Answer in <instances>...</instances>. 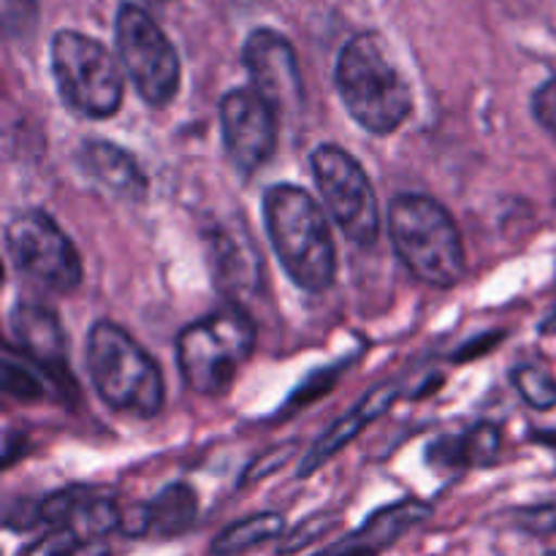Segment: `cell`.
<instances>
[{
    "label": "cell",
    "mask_w": 556,
    "mask_h": 556,
    "mask_svg": "<svg viewBox=\"0 0 556 556\" xmlns=\"http://www.w3.org/2000/svg\"><path fill=\"white\" fill-rule=\"evenodd\" d=\"M510 383L532 410L548 413L556 407V378L541 364H516L510 369Z\"/></svg>",
    "instance_id": "cell-21"
},
{
    "label": "cell",
    "mask_w": 556,
    "mask_h": 556,
    "mask_svg": "<svg viewBox=\"0 0 556 556\" xmlns=\"http://www.w3.org/2000/svg\"><path fill=\"white\" fill-rule=\"evenodd\" d=\"M519 525L535 535H556V503L535 505V508L521 510Z\"/></svg>",
    "instance_id": "cell-28"
},
{
    "label": "cell",
    "mask_w": 556,
    "mask_h": 556,
    "mask_svg": "<svg viewBox=\"0 0 556 556\" xmlns=\"http://www.w3.org/2000/svg\"><path fill=\"white\" fill-rule=\"evenodd\" d=\"M532 117L538 119L543 130L556 139V76L543 81L532 96Z\"/></svg>",
    "instance_id": "cell-26"
},
{
    "label": "cell",
    "mask_w": 556,
    "mask_h": 556,
    "mask_svg": "<svg viewBox=\"0 0 556 556\" xmlns=\"http://www.w3.org/2000/svg\"><path fill=\"white\" fill-rule=\"evenodd\" d=\"M212 248H215V277L217 286L228 293L250 291L258 280V255H255L253 242L248 233L237 231H217L212 237Z\"/></svg>",
    "instance_id": "cell-16"
},
{
    "label": "cell",
    "mask_w": 556,
    "mask_h": 556,
    "mask_svg": "<svg viewBox=\"0 0 556 556\" xmlns=\"http://www.w3.org/2000/svg\"><path fill=\"white\" fill-rule=\"evenodd\" d=\"M264 226L277 261L296 288L329 291L337 277V248L329 215L313 193L277 182L264 193Z\"/></svg>",
    "instance_id": "cell-1"
},
{
    "label": "cell",
    "mask_w": 556,
    "mask_h": 556,
    "mask_svg": "<svg viewBox=\"0 0 556 556\" xmlns=\"http://www.w3.org/2000/svg\"><path fill=\"white\" fill-rule=\"evenodd\" d=\"M389 237L396 258L416 280L445 291L465 277L467 255L459 226L432 195H396L389 206Z\"/></svg>",
    "instance_id": "cell-3"
},
{
    "label": "cell",
    "mask_w": 556,
    "mask_h": 556,
    "mask_svg": "<svg viewBox=\"0 0 556 556\" xmlns=\"http://www.w3.org/2000/svg\"><path fill=\"white\" fill-rule=\"evenodd\" d=\"M432 505L418 497H405L394 505H386L378 514L369 516L356 532H351L345 541L326 548L324 556H380L405 532L424 525L432 516Z\"/></svg>",
    "instance_id": "cell-13"
},
{
    "label": "cell",
    "mask_w": 556,
    "mask_h": 556,
    "mask_svg": "<svg viewBox=\"0 0 556 556\" xmlns=\"http://www.w3.org/2000/svg\"><path fill=\"white\" fill-rule=\"evenodd\" d=\"M119 63L141 101L152 109H166L177 98L182 65L174 43L144 9L119 5L114 20Z\"/></svg>",
    "instance_id": "cell-7"
},
{
    "label": "cell",
    "mask_w": 556,
    "mask_h": 556,
    "mask_svg": "<svg viewBox=\"0 0 556 556\" xmlns=\"http://www.w3.org/2000/svg\"><path fill=\"white\" fill-rule=\"evenodd\" d=\"M244 68L253 90L275 109L280 117L304 106V79L291 41L271 27H258L242 47Z\"/></svg>",
    "instance_id": "cell-11"
},
{
    "label": "cell",
    "mask_w": 556,
    "mask_h": 556,
    "mask_svg": "<svg viewBox=\"0 0 556 556\" xmlns=\"http://www.w3.org/2000/svg\"><path fill=\"white\" fill-rule=\"evenodd\" d=\"M87 375L112 410L152 418L163 410L166 383L155 358L114 320H98L87 331Z\"/></svg>",
    "instance_id": "cell-4"
},
{
    "label": "cell",
    "mask_w": 556,
    "mask_h": 556,
    "mask_svg": "<svg viewBox=\"0 0 556 556\" xmlns=\"http://www.w3.org/2000/svg\"><path fill=\"white\" fill-rule=\"evenodd\" d=\"M293 448H296V445L291 443V445H280V448H271V451H266V454H261L258 459L248 467V472H244L242 486L253 483L255 478H266V476H271L275 470H280V467L291 459Z\"/></svg>",
    "instance_id": "cell-27"
},
{
    "label": "cell",
    "mask_w": 556,
    "mask_h": 556,
    "mask_svg": "<svg viewBox=\"0 0 556 556\" xmlns=\"http://www.w3.org/2000/svg\"><path fill=\"white\" fill-rule=\"evenodd\" d=\"M396 400H400V386L394 383L378 386L372 394L364 396V400L358 402V405H353L340 421H334L326 429V434L309 448V454H304L302 465H299V478L313 476L320 465H326L331 456H337L348 443H353L369 424H375L380 416H386V410H391V405H394Z\"/></svg>",
    "instance_id": "cell-14"
},
{
    "label": "cell",
    "mask_w": 556,
    "mask_h": 556,
    "mask_svg": "<svg viewBox=\"0 0 556 556\" xmlns=\"http://www.w3.org/2000/svg\"><path fill=\"white\" fill-rule=\"evenodd\" d=\"M11 334L27 362L36 364L52 378H71L68 372V337L58 313L36 299H20L9 315Z\"/></svg>",
    "instance_id": "cell-12"
},
{
    "label": "cell",
    "mask_w": 556,
    "mask_h": 556,
    "mask_svg": "<svg viewBox=\"0 0 556 556\" xmlns=\"http://www.w3.org/2000/svg\"><path fill=\"white\" fill-rule=\"evenodd\" d=\"M119 525H123V510L117 508L114 500L92 497L85 492L68 530H74L81 541H103L109 532L119 530Z\"/></svg>",
    "instance_id": "cell-20"
},
{
    "label": "cell",
    "mask_w": 556,
    "mask_h": 556,
    "mask_svg": "<svg viewBox=\"0 0 556 556\" xmlns=\"http://www.w3.org/2000/svg\"><path fill=\"white\" fill-rule=\"evenodd\" d=\"M309 168H313L320 201L342 237H348L358 248L378 242V195L362 163L340 144H318L309 155Z\"/></svg>",
    "instance_id": "cell-9"
},
{
    "label": "cell",
    "mask_w": 556,
    "mask_h": 556,
    "mask_svg": "<svg viewBox=\"0 0 556 556\" xmlns=\"http://www.w3.org/2000/svg\"><path fill=\"white\" fill-rule=\"evenodd\" d=\"M258 329L239 302H226L215 313L193 320L177 334V367L195 394H226L255 351Z\"/></svg>",
    "instance_id": "cell-5"
},
{
    "label": "cell",
    "mask_w": 556,
    "mask_h": 556,
    "mask_svg": "<svg viewBox=\"0 0 556 556\" xmlns=\"http://www.w3.org/2000/svg\"><path fill=\"white\" fill-rule=\"evenodd\" d=\"M109 546L103 541H79V546L74 548L71 556H109Z\"/></svg>",
    "instance_id": "cell-30"
},
{
    "label": "cell",
    "mask_w": 556,
    "mask_h": 556,
    "mask_svg": "<svg viewBox=\"0 0 556 556\" xmlns=\"http://www.w3.org/2000/svg\"><path fill=\"white\" fill-rule=\"evenodd\" d=\"M217 114L228 161L242 177H250L275 155L280 139V114L253 87L228 90L220 98Z\"/></svg>",
    "instance_id": "cell-10"
},
{
    "label": "cell",
    "mask_w": 556,
    "mask_h": 556,
    "mask_svg": "<svg viewBox=\"0 0 556 556\" xmlns=\"http://www.w3.org/2000/svg\"><path fill=\"white\" fill-rule=\"evenodd\" d=\"M76 163H79V168L87 177L96 179L106 190H112L114 195L134 201L144 199L150 182H147L139 161L128 150H123V147L103 139L81 141L79 152H76Z\"/></svg>",
    "instance_id": "cell-15"
},
{
    "label": "cell",
    "mask_w": 556,
    "mask_h": 556,
    "mask_svg": "<svg viewBox=\"0 0 556 556\" xmlns=\"http://www.w3.org/2000/svg\"><path fill=\"white\" fill-rule=\"evenodd\" d=\"M541 334L556 337V307L552 309V315H548V318L541 324Z\"/></svg>",
    "instance_id": "cell-31"
},
{
    "label": "cell",
    "mask_w": 556,
    "mask_h": 556,
    "mask_svg": "<svg viewBox=\"0 0 556 556\" xmlns=\"http://www.w3.org/2000/svg\"><path fill=\"white\" fill-rule=\"evenodd\" d=\"M36 525H41V519H38V503H30V500H20L14 508L5 510V527H9V530L25 532V530H30V527H36Z\"/></svg>",
    "instance_id": "cell-29"
},
{
    "label": "cell",
    "mask_w": 556,
    "mask_h": 556,
    "mask_svg": "<svg viewBox=\"0 0 556 556\" xmlns=\"http://www.w3.org/2000/svg\"><path fill=\"white\" fill-rule=\"evenodd\" d=\"M49 54L54 85L71 112L87 119H109L119 112L125 96L123 63L98 38L58 30Z\"/></svg>",
    "instance_id": "cell-6"
},
{
    "label": "cell",
    "mask_w": 556,
    "mask_h": 556,
    "mask_svg": "<svg viewBox=\"0 0 556 556\" xmlns=\"http://www.w3.org/2000/svg\"><path fill=\"white\" fill-rule=\"evenodd\" d=\"M3 389H5V394L16 396V400H22V402H33V400H41V396H47V389H43L41 378H38L30 367L14 362L11 356H5V362H3Z\"/></svg>",
    "instance_id": "cell-22"
},
{
    "label": "cell",
    "mask_w": 556,
    "mask_h": 556,
    "mask_svg": "<svg viewBox=\"0 0 556 556\" xmlns=\"http://www.w3.org/2000/svg\"><path fill=\"white\" fill-rule=\"evenodd\" d=\"M334 85L348 114L367 134H394L413 114L410 85L378 33H358L342 47Z\"/></svg>",
    "instance_id": "cell-2"
},
{
    "label": "cell",
    "mask_w": 556,
    "mask_h": 556,
    "mask_svg": "<svg viewBox=\"0 0 556 556\" xmlns=\"http://www.w3.org/2000/svg\"><path fill=\"white\" fill-rule=\"evenodd\" d=\"M543 556H556V552H548V554H543Z\"/></svg>",
    "instance_id": "cell-32"
},
{
    "label": "cell",
    "mask_w": 556,
    "mask_h": 556,
    "mask_svg": "<svg viewBox=\"0 0 556 556\" xmlns=\"http://www.w3.org/2000/svg\"><path fill=\"white\" fill-rule=\"evenodd\" d=\"M331 527H337L334 516H313V519L302 521V525H299L296 530L286 538V543H280V554L302 552V548L309 546V543L320 541V538H324Z\"/></svg>",
    "instance_id": "cell-24"
},
{
    "label": "cell",
    "mask_w": 556,
    "mask_h": 556,
    "mask_svg": "<svg viewBox=\"0 0 556 556\" xmlns=\"http://www.w3.org/2000/svg\"><path fill=\"white\" fill-rule=\"evenodd\" d=\"M3 11V33L11 41H22L36 30L38 0H0Z\"/></svg>",
    "instance_id": "cell-23"
},
{
    "label": "cell",
    "mask_w": 556,
    "mask_h": 556,
    "mask_svg": "<svg viewBox=\"0 0 556 556\" xmlns=\"http://www.w3.org/2000/svg\"><path fill=\"white\" fill-rule=\"evenodd\" d=\"M147 514H150V535H185L195 525V516H199V497L185 483H172L152 503H147Z\"/></svg>",
    "instance_id": "cell-17"
},
{
    "label": "cell",
    "mask_w": 556,
    "mask_h": 556,
    "mask_svg": "<svg viewBox=\"0 0 556 556\" xmlns=\"http://www.w3.org/2000/svg\"><path fill=\"white\" fill-rule=\"evenodd\" d=\"M500 445H503V434L494 424L481 421L462 438H445L434 445V462L448 459V465L456 467H486L500 456Z\"/></svg>",
    "instance_id": "cell-18"
},
{
    "label": "cell",
    "mask_w": 556,
    "mask_h": 556,
    "mask_svg": "<svg viewBox=\"0 0 556 556\" xmlns=\"http://www.w3.org/2000/svg\"><path fill=\"white\" fill-rule=\"evenodd\" d=\"M81 538L76 535L68 527H60V530H52L49 535H43L41 541L30 543L22 556H71L74 548L79 546Z\"/></svg>",
    "instance_id": "cell-25"
},
{
    "label": "cell",
    "mask_w": 556,
    "mask_h": 556,
    "mask_svg": "<svg viewBox=\"0 0 556 556\" xmlns=\"http://www.w3.org/2000/svg\"><path fill=\"white\" fill-rule=\"evenodd\" d=\"M286 530V519L282 514L266 510V514H253L248 519H239L228 525L220 535L212 543V554L215 556H237L248 548L261 546L266 541H275Z\"/></svg>",
    "instance_id": "cell-19"
},
{
    "label": "cell",
    "mask_w": 556,
    "mask_h": 556,
    "mask_svg": "<svg viewBox=\"0 0 556 556\" xmlns=\"http://www.w3.org/2000/svg\"><path fill=\"white\" fill-rule=\"evenodd\" d=\"M5 253L25 280L47 293H71L79 288L81 258L68 233L41 210H25L5 223Z\"/></svg>",
    "instance_id": "cell-8"
}]
</instances>
